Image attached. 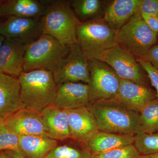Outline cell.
Listing matches in <instances>:
<instances>
[{"label": "cell", "instance_id": "obj_1", "mask_svg": "<svg viewBox=\"0 0 158 158\" xmlns=\"http://www.w3.org/2000/svg\"><path fill=\"white\" fill-rule=\"evenodd\" d=\"M87 107L96 118L100 131L133 136L143 131L139 113L126 107L115 99L91 103Z\"/></svg>", "mask_w": 158, "mask_h": 158}, {"label": "cell", "instance_id": "obj_2", "mask_svg": "<svg viewBox=\"0 0 158 158\" xmlns=\"http://www.w3.org/2000/svg\"><path fill=\"white\" fill-rule=\"evenodd\" d=\"M18 78L24 108L41 113L54 104L58 85L52 72L45 69L23 72Z\"/></svg>", "mask_w": 158, "mask_h": 158}, {"label": "cell", "instance_id": "obj_3", "mask_svg": "<svg viewBox=\"0 0 158 158\" xmlns=\"http://www.w3.org/2000/svg\"><path fill=\"white\" fill-rule=\"evenodd\" d=\"M44 2L47 9L41 18L43 34L53 37L66 46L77 43V28L81 22L71 7V1Z\"/></svg>", "mask_w": 158, "mask_h": 158}, {"label": "cell", "instance_id": "obj_4", "mask_svg": "<svg viewBox=\"0 0 158 158\" xmlns=\"http://www.w3.org/2000/svg\"><path fill=\"white\" fill-rule=\"evenodd\" d=\"M69 48L53 37L42 34L26 46L23 72L45 69L53 72L66 56Z\"/></svg>", "mask_w": 158, "mask_h": 158}, {"label": "cell", "instance_id": "obj_5", "mask_svg": "<svg viewBox=\"0 0 158 158\" xmlns=\"http://www.w3.org/2000/svg\"><path fill=\"white\" fill-rule=\"evenodd\" d=\"M116 34L100 18L80 23L77 28V40L88 60H98L104 52L116 44Z\"/></svg>", "mask_w": 158, "mask_h": 158}, {"label": "cell", "instance_id": "obj_6", "mask_svg": "<svg viewBox=\"0 0 158 158\" xmlns=\"http://www.w3.org/2000/svg\"><path fill=\"white\" fill-rule=\"evenodd\" d=\"M158 41V34L153 32L138 11L116 34V44L143 58Z\"/></svg>", "mask_w": 158, "mask_h": 158}, {"label": "cell", "instance_id": "obj_7", "mask_svg": "<svg viewBox=\"0 0 158 158\" xmlns=\"http://www.w3.org/2000/svg\"><path fill=\"white\" fill-rule=\"evenodd\" d=\"M90 78L88 84L90 103L114 99L121 79L106 63L97 59L88 60Z\"/></svg>", "mask_w": 158, "mask_h": 158}, {"label": "cell", "instance_id": "obj_8", "mask_svg": "<svg viewBox=\"0 0 158 158\" xmlns=\"http://www.w3.org/2000/svg\"><path fill=\"white\" fill-rule=\"evenodd\" d=\"M98 60L110 65L121 80L149 87L147 73L136 57L120 46L115 44L104 52Z\"/></svg>", "mask_w": 158, "mask_h": 158}, {"label": "cell", "instance_id": "obj_9", "mask_svg": "<svg viewBox=\"0 0 158 158\" xmlns=\"http://www.w3.org/2000/svg\"><path fill=\"white\" fill-rule=\"evenodd\" d=\"M52 73L58 86L67 83H89L88 60L78 43L69 46L67 56Z\"/></svg>", "mask_w": 158, "mask_h": 158}, {"label": "cell", "instance_id": "obj_10", "mask_svg": "<svg viewBox=\"0 0 158 158\" xmlns=\"http://www.w3.org/2000/svg\"><path fill=\"white\" fill-rule=\"evenodd\" d=\"M43 34L41 18L9 16L0 23V34L27 45Z\"/></svg>", "mask_w": 158, "mask_h": 158}, {"label": "cell", "instance_id": "obj_11", "mask_svg": "<svg viewBox=\"0 0 158 158\" xmlns=\"http://www.w3.org/2000/svg\"><path fill=\"white\" fill-rule=\"evenodd\" d=\"M156 99V93L149 87L121 80L115 99L128 109L139 113L144 106Z\"/></svg>", "mask_w": 158, "mask_h": 158}, {"label": "cell", "instance_id": "obj_12", "mask_svg": "<svg viewBox=\"0 0 158 158\" xmlns=\"http://www.w3.org/2000/svg\"><path fill=\"white\" fill-rule=\"evenodd\" d=\"M90 103L89 87L82 83H67L58 86L54 105L65 110L87 107Z\"/></svg>", "mask_w": 158, "mask_h": 158}, {"label": "cell", "instance_id": "obj_13", "mask_svg": "<svg viewBox=\"0 0 158 158\" xmlns=\"http://www.w3.org/2000/svg\"><path fill=\"white\" fill-rule=\"evenodd\" d=\"M5 122L9 129L18 136H47L39 112L23 108L9 116Z\"/></svg>", "mask_w": 158, "mask_h": 158}, {"label": "cell", "instance_id": "obj_14", "mask_svg": "<svg viewBox=\"0 0 158 158\" xmlns=\"http://www.w3.org/2000/svg\"><path fill=\"white\" fill-rule=\"evenodd\" d=\"M23 108L18 78L0 72V122Z\"/></svg>", "mask_w": 158, "mask_h": 158}, {"label": "cell", "instance_id": "obj_15", "mask_svg": "<svg viewBox=\"0 0 158 158\" xmlns=\"http://www.w3.org/2000/svg\"><path fill=\"white\" fill-rule=\"evenodd\" d=\"M67 111L72 138L85 144L99 131L96 118L87 107Z\"/></svg>", "mask_w": 158, "mask_h": 158}, {"label": "cell", "instance_id": "obj_16", "mask_svg": "<svg viewBox=\"0 0 158 158\" xmlns=\"http://www.w3.org/2000/svg\"><path fill=\"white\" fill-rule=\"evenodd\" d=\"M40 113L48 137L56 141L71 138L67 110L52 105L44 109Z\"/></svg>", "mask_w": 158, "mask_h": 158}, {"label": "cell", "instance_id": "obj_17", "mask_svg": "<svg viewBox=\"0 0 158 158\" xmlns=\"http://www.w3.org/2000/svg\"><path fill=\"white\" fill-rule=\"evenodd\" d=\"M27 45L6 39L0 48V72L18 78L23 71Z\"/></svg>", "mask_w": 158, "mask_h": 158}, {"label": "cell", "instance_id": "obj_18", "mask_svg": "<svg viewBox=\"0 0 158 158\" xmlns=\"http://www.w3.org/2000/svg\"><path fill=\"white\" fill-rule=\"evenodd\" d=\"M140 2V0L107 1L102 18L116 32L139 11Z\"/></svg>", "mask_w": 158, "mask_h": 158}, {"label": "cell", "instance_id": "obj_19", "mask_svg": "<svg viewBox=\"0 0 158 158\" xmlns=\"http://www.w3.org/2000/svg\"><path fill=\"white\" fill-rule=\"evenodd\" d=\"M44 1L38 0L2 1L0 6V17L15 16L41 18L46 10Z\"/></svg>", "mask_w": 158, "mask_h": 158}, {"label": "cell", "instance_id": "obj_20", "mask_svg": "<svg viewBox=\"0 0 158 158\" xmlns=\"http://www.w3.org/2000/svg\"><path fill=\"white\" fill-rule=\"evenodd\" d=\"M135 136L99 131L85 143L91 154L96 155L133 144Z\"/></svg>", "mask_w": 158, "mask_h": 158}, {"label": "cell", "instance_id": "obj_21", "mask_svg": "<svg viewBox=\"0 0 158 158\" xmlns=\"http://www.w3.org/2000/svg\"><path fill=\"white\" fill-rule=\"evenodd\" d=\"M19 137V149L25 158H45L57 146L56 140L44 135Z\"/></svg>", "mask_w": 158, "mask_h": 158}, {"label": "cell", "instance_id": "obj_22", "mask_svg": "<svg viewBox=\"0 0 158 158\" xmlns=\"http://www.w3.org/2000/svg\"><path fill=\"white\" fill-rule=\"evenodd\" d=\"M107 1L102 0H73L71 7L81 23L102 18Z\"/></svg>", "mask_w": 158, "mask_h": 158}, {"label": "cell", "instance_id": "obj_23", "mask_svg": "<svg viewBox=\"0 0 158 158\" xmlns=\"http://www.w3.org/2000/svg\"><path fill=\"white\" fill-rule=\"evenodd\" d=\"M133 144L141 155L158 153V132L138 133L135 135Z\"/></svg>", "mask_w": 158, "mask_h": 158}, {"label": "cell", "instance_id": "obj_24", "mask_svg": "<svg viewBox=\"0 0 158 158\" xmlns=\"http://www.w3.org/2000/svg\"><path fill=\"white\" fill-rule=\"evenodd\" d=\"M143 125V131L158 132V99L150 102L139 112Z\"/></svg>", "mask_w": 158, "mask_h": 158}, {"label": "cell", "instance_id": "obj_25", "mask_svg": "<svg viewBox=\"0 0 158 158\" xmlns=\"http://www.w3.org/2000/svg\"><path fill=\"white\" fill-rule=\"evenodd\" d=\"M92 154L85 148L64 144L54 148L45 158H90Z\"/></svg>", "mask_w": 158, "mask_h": 158}, {"label": "cell", "instance_id": "obj_26", "mask_svg": "<svg viewBox=\"0 0 158 158\" xmlns=\"http://www.w3.org/2000/svg\"><path fill=\"white\" fill-rule=\"evenodd\" d=\"M2 151L20 152L19 137L9 129L5 121L0 122V151Z\"/></svg>", "mask_w": 158, "mask_h": 158}, {"label": "cell", "instance_id": "obj_27", "mask_svg": "<svg viewBox=\"0 0 158 158\" xmlns=\"http://www.w3.org/2000/svg\"><path fill=\"white\" fill-rule=\"evenodd\" d=\"M141 155L134 144L92 155L90 158H138Z\"/></svg>", "mask_w": 158, "mask_h": 158}, {"label": "cell", "instance_id": "obj_28", "mask_svg": "<svg viewBox=\"0 0 158 158\" xmlns=\"http://www.w3.org/2000/svg\"><path fill=\"white\" fill-rule=\"evenodd\" d=\"M137 58V61L147 73L148 77L153 87L156 90V96L158 99V69H156L149 62L142 58Z\"/></svg>", "mask_w": 158, "mask_h": 158}, {"label": "cell", "instance_id": "obj_29", "mask_svg": "<svg viewBox=\"0 0 158 158\" xmlns=\"http://www.w3.org/2000/svg\"><path fill=\"white\" fill-rule=\"evenodd\" d=\"M138 10L141 15L158 16V0H140Z\"/></svg>", "mask_w": 158, "mask_h": 158}, {"label": "cell", "instance_id": "obj_30", "mask_svg": "<svg viewBox=\"0 0 158 158\" xmlns=\"http://www.w3.org/2000/svg\"><path fill=\"white\" fill-rule=\"evenodd\" d=\"M142 58L147 60L158 69V44L150 49L146 55Z\"/></svg>", "mask_w": 158, "mask_h": 158}, {"label": "cell", "instance_id": "obj_31", "mask_svg": "<svg viewBox=\"0 0 158 158\" xmlns=\"http://www.w3.org/2000/svg\"><path fill=\"white\" fill-rule=\"evenodd\" d=\"M141 15L150 28L158 34V16Z\"/></svg>", "mask_w": 158, "mask_h": 158}, {"label": "cell", "instance_id": "obj_32", "mask_svg": "<svg viewBox=\"0 0 158 158\" xmlns=\"http://www.w3.org/2000/svg\"><path fill=\"white\" fill-rule=\"evenodd\" d=\"M0 158H14L11 151H0Z\"/></svg>", "mask_w": 158, "mask_h": 158}, {"label": "cell", "instance_id": "obj_33", "mask_svg": "<svg viewBox=\"0 0 158 158\" xmlns=\"http://www.w3.org/2000/svg\"><path fill=\"white\" fill-rule=\"evenodd\" d=\"M138 158H158V153L148 155H140Z\"/></svg>", "mask_w": 158, "mask_h": 158}, {"label": "cell", "instance_id": "obj_34", "mask_svg": "<svg viewBox=\"0 0 158 158\" xmlns=\"http://www.w3.org/2000/svg\"><path fill=\"white\" fill-rule=\"evenodd\" d=\"M11 153L14 158H25L20 152H11Z\"/></svg>", "mask_w": 158, "mask_h": 158}, {"label": "cell", "instance_id": "obj_35", "mask_svg": "<svg viewBox=\"0 0 158 158\" xmlns=\"http://www.w3.org/2000/svg\"><path fill=\"white\" fill-rule=\"evenodd\" d=\"M5 40H6V38L3 36L2 35L0 34V48H1L2 46V45L3 43L5 41Z\"/></svg>", "mask_w": 158, "mask_h": 158}, {"label": "cell", "instance_id": "obj_36", "mask_svg": "<svg viewBox=\"0 0 158 158\" xmlns=\"http://www.w3.org/2000/svg\"><path fill=\"white\" fill-rule=\"evenodd\" d=\"M2 1H0V6H1V4H2Z\"/></svg>", "mask_w": 158, "mask_h": 158}]
</instances>
